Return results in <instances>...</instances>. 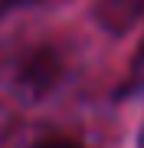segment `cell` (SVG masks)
<instances>
[{
    "label": "cell",
    "mask_w": 144,
    "mask_h": 148,
    "mask_svg": "<svg viewBox=\"0 0 144 148\" xmlns=\"http://www.w3.org/2000/svg\"><path fill=\"white\" fill-rule=\"evenodd\" d=\"M128 89H144V40L138 46V53L131 59V76H128Z\"/></svg>",
    "instance_id": "cell-2"
},
{
    "label": "cell",
    "mask_w": 144,
    "mask_h": 148,
    "mask_svg": "<svg viewBox=\"0 0 144 148\" xmlns=\"http://www.w3.org/2000/svg\"><path fill=\"white\" fill-rule=\"evenodd\" d=\"M36 148H82L79 142H69V138H46V142H39Z\"/></svg>",
    "instance_id": "cell-3"
},
{
    "label": "cell",
    "mask_w": 144,
    "mask_h": 148,
    "mask_svg": "<svg viewBox=\"0 0 144 148\" xmlns=\"http://www.w3.org/2000/svg\"><path fill=\"white\" fill-rule=\"evenodd\" d=\"M141 13H144V0H98L95 3L98 23L112 33H124Z\"/></svg>",
    "instance_id": "cell-1"
}]
</instances>
